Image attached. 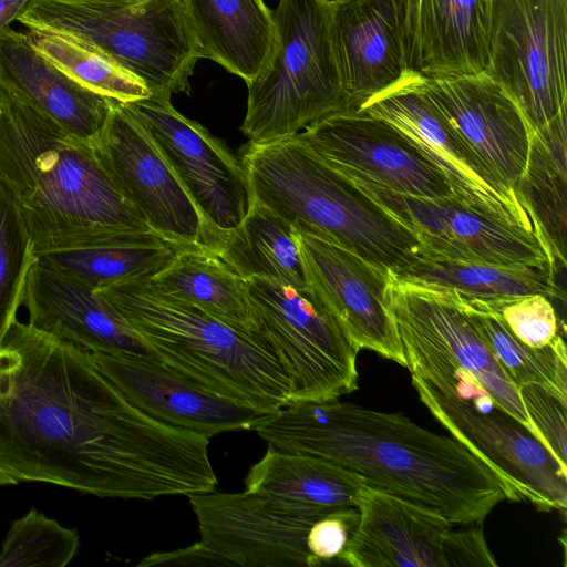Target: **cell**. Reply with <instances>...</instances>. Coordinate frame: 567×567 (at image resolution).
Masks as SVG:
<instances>
[{"label":"cell","instance_id":"83f0119b","mask_svg":"<svg viewBox=\"0 0 567 567\" xmlns=\"http://www.w3.org/2000/svg\"><path fill=\"white\" fill-rule=\"evenodd\" d=\"M566 115L533 132L525 168L514 193L556 269L566 267Z\"/></svg>","mask_w":567,"mask_h":567},{"label":"cell","instance_id":"e575fe53","mask_svg":"<svg viewBox=\"0 0 567 567\" xmlns=\"http://www.w3.org/2000/svg\"><path fill=\"white\" fill-rule=\"evenodd\" d=\"M37 259L22 215L0 184V343L17 321L28 277Z\"/></svg>","mask_w":567,"mask_h":567},{"label":"cell","instance_id":"d6a6232c","mask_svg":"<svg viewBox=\"0 0 567 567\" xmlns=\"http://www.w3.org/2000/svg\"><path fill=\"white\" fill-rule=\"evenodd\" d=\"M456 296L468 320L516 388L538 384L567 403V352L561 336L548 347L530 348L512 333L495 302Z\"/></svg>","mask_w":567,"mask_h":567},{"label":"cell","instance_id":"9a60e30c","mask_svg":"<svg viewBox=\"0 0 567 567\" xmlns=\"http://www.w3.org/2000/svg\"><path fill=\"white\" fill-rule=\"evenodd\" d=\"M126 105L147 131L205 220L220 235L247 215L252 196L241 162L171 99L148 96Z\"/></svg>","mask_w":567,"mask_h":567},{"label":"cell","instance_id":"1f68e13d","mask_svg":"<svg viewBox=\"0 0 567 567\" xmlns=\"http://www.w3.org/2000/svg\"><path fill=\"white\" fill-rule=\"evenodd\" d=\"M241 278L308 287L296 229L252 198L243 221L225 234L216 252Z\"/></svg>","mask_w":567,"mask_h":567},{"label":"cell","instance_id":"cb8c5ba5","mask_svg":"<svg viewBox=\"0 0 567 567\" xmlns=\"http://www.w3.org/2000/svg\"><path fill=\"white\" fill-rule=\"evenodd\" d=\"M0 87L92 145L113 104L75 82L40 53L25 32L10 27L0 31Z\"/></svg>","mask_w":567,"mask_h":567},{"label":"cell","instance_id":"f546056e","mask_svg":"<svg viewBox=\"0 0 567 567\" xmlns=\"http://www.w3.org/2000/svg\"><path fill=\"white\" fill-rule=\"evenodd\" d=\"M556 272L554 266L509 268L419 254L390 275L415 285L453 290L464 299L501 302L535 293L559 298Z\"/></svg>","mask_w":567,"mask_h":567},{"label":"cell","instance_id":"f1b7e54d","mask_svg":"<svg viewBox=\"0 0 567 567\" xmlns=\"http://www.w3.org/2000/svg\"><path fill=\"white\" fill-rule=\"evenodd\" d=\"M189 246L152 229L127 230L92 247L43 254L37 260L97 290L127 280H150Z\"/></svg>","mask_w":567,"mask_h":567},{"label":"cell","instance_id":"7c38bea8","mask_svg":"<svg viewBox=\"0 0 567 567\" xmlns=\"http://www.w3.org/2000/svg\"><path fill=\"white\" fill-rule=\"evenodd\" d=\"M92 146L115 185L153 231L218 251L224 236L202 216L126 103L113 100Z\"/></svg>","mask_w":567,"mask_h":567},{"label":"cell","instance_id":"8992f818","mask_svg":"<svg viewBox=\"0 0 567 567\" xmlns=\"http://www.w3.org/2000/svg\"><path fill=\"white\" fill-rule=\"evenodd\" d=\"M411 381L439 423L489 467L506 499L565 513L567 468L473 373L446 360L430 359L411 373Z\"/></svg>","mask_w":567,"mask_h":567},{"label":"cell","instance_id":"7402d4cb","mask_svg":"<svg viewBox=\"0 0 567 567\" xmlns=\"http://www.w3.org/2000/svg\"><path fill=\"white\" fill-rule=\"evenodd\" d=\"M23 306L29 312L30 326L90 352L159 361L93 288L38 260L28 277Z\"/></svg>","mask_w":567,"mask_h":567},{"label":"cell","instance_id":"f35d334b","mask_svg":"<svg viewBox=\"0 0 567 567\" xmlns=\"http://www.w3.org/2000/svg\"><path fill=\"white\" fill-rule=\"evenodd\" d=\"M357 507H342L327 514L312 524L307 534V548L315 566L338 560L357 524Z\"/></svg>","mask_w":567,"mask_h":567},{"label":"cell","instance_id":"7a4b0ae2","mask_svg":"<svg viewBox=\"0 0 567 567\" xmlns=\"http://www.w3.org/2000/svg\"><path fill=\"white\" fill-rule=\"evenodd\" d=\"M255 431L269 446L329 461L456 525L482 524L506 499L494 473L461 442L402 413L338 399L295 402Z\"/></svg>","mask_w":567,"mask_h":567},{"label":"cell","instance_id":"6da1fadb","mask_svg":"<svg viewBox=\"0 0 567 567\" xmlns=\"http://www.w3.org/2000/svg\"><path fill=\"white\" fill-rule=\"evenodd\" d=\"M208 445L135 408L83 348L18 320L0 343V486L189 496L217 486Z\"/></svg>","mask_w":567,"mask_h":567},{"label":"cell","instance_id":"d590c367","mask_svg":"<svg viewBox=\"0 0 567 567\" xmlns=\"http://www.w3.org/2000/svg\"><path fill=\"white\" fill-rule=\"evenodd\" d=\"M80 537L37 509L14 520L0 551V567H64L76 555Z\"/></svg>","mask_w":567,"mask_h":567},{"label":"cell","instance_id":"ac0fdd59","mask_svg":"<svg viewBox=\"0 0 567 567\" xmlns=\"http://www.w3.org/2000/svg\"><path fill=\"white\" fill-rule=\"evenodd\" d=\"M299 134L323 161L351 179L414 197H453L441 172L402 132L364 111L331 114Z\"/></svg>","mask_w":567,"mask_h":567},{"label":"cell","instance_id":"ffe728a7","mask_svg":"<svg viewBox=\"0 0 567 567\" xmlns=\"http://www.w3.org/2000/svg\"><path fill=\"white\" fill-rule=\"evenodd\" d=\"M296 236L308 285L334 312L355 349L405 367L386 301L390 274L336 244L297 230Z\"/></svg>","mask_w":567,"mask_h":567},{"label":"cell","instance_id":"30bf717a","mask_svg":"<svg viewBox=\"0 0 567 567\" xmlns=\"http://www.w3.org/2000/svg\"><path fill=\"white\" fill-rule=\"evenodd\" d=\"M567 0H488L485 73L516 103L530 134L567 112Z\"/></svg>","mask_w":567,"mask_h":567},{"label":"cell","instance_id":"7bdbcfd3","mask_svg":"<svg viewBox=\"0 0 567 567\" xmlns=\"http://www.w3.org/2000/svg\"><path fill=\"white\" fill-rule=\"evenodd\" d=\"M323 1H326V2H328L330 4H336V3H339V2H341L343 0H323Z\"/></svg>","mask_w":567,"mask_h":567},{"label":"cell","instance_id":"5bb4252c","mask_svg":"<svg viewBox=\"0 0 567 567\" xmlns=\"http://www.w3.org/2000/svg\"><path fill=\"white\" fill-rule=\"evenodd\" d=\"M351 181L415 235L419 254L509 268L555 267L536 234L483 215L453 197H414L369 181Z\"/></svg>","mask_w":567,"mask_h":567},{"label":"cell","instance_id":"ab89813d","mask_svg":"<svg viewBox=\"0 0 567 567\" xmlns=\"http://www.w3.org/2000/svg\"><path fill=\"white\" fill-rule=\"evenodd\" d=\"M138 567L171 566V567H203V566H235L233 561L212 550L200 540L184 548L171 551L153 553L137 564Z\"/></svg>","mask_w":567,"mask_h":567},{"label":"cell","instance_id":"2e32d148","mask_svg":"<svg viewBox=\"0 0 567 567\" xmlns=\"http://www.w3.org/2000/svg\"><path fill=\"white\" fill-rule=\"evenodd\" d=\"M386 301L402 349L444 359L473 373L491 396L539 440L518 389L468 320L453 290L415 285L390 275Z\"/></svg>","mask_w":567,"mask_h":567},{"label":"cell","instance_id":"4316f807","mask_svg":"<svg viewBox=\"0 0 567 567\" xmlns=\"http://www.w3.org/2000/svg\"><path fill=\"white\" fill-rule=\"evenodd\" d=\"M363 484L362 476L329 461L269 446L248 471L245 491L286 508L337 509L354 506Z\"/></svg>","mask_w":567,"mask_h":567},{"label":"cell","instance_id":"277c9868","mask_svg":"<svg viewBox=\"0 0 567 567\" xmlns=\"http://www.w3.org/2000/svg\"><path fill=\"white\" fill-rule=\"evenodd\" d=\"M251 196L297 231L336 244L388 274L420 250L415 235L295 134L248 143L240 158Z\"/></svg>","mask_w":567,"mask_h":567},{"label":"cell","instance_id":"60d3db41","mask_svg":"<svg viewBox=\"0 0 567 567\" xmlns=\"http://www.w3.org/2000/svg\"><path fill=\"white\" fill-rule=\"evenodd\" d=\"M420 0H393L408 70L419 72L417 14Z\"/></svg>","mask_w":567,"mask_h":567},{"label":"cell","instance_id":"5b68a950","mask_svg":"<svg viewBox=\"0 0 567 567\" xmlns=\"http://www.w3.org/2000/svg\"><path fill=\"white\" fill-rule=\"evenodd\" d=\"M158 360L196 385L257 411L289 404L286 375L249 333L154 291L147 280L95 290Z\"/></svg>","mask_w":567,"mask_h":567},{"label":"cell","instance_id":"ba28073f","mask_svg":"<svg viewBox=\"0 0 567 567\" xmlns=\"http://www.w3.org/2000/svg\"><path fill=\"white\" fill-rule=\"evenodd\" d=\"M332 4L279 0L274 10L276 44L262 71L247 84L241 131L265 144L350 111L331 33Z\"/></svg>","mask_w":567,"mask_h":567},{"label":"cell","instance_id":"836d02e7","mask_svg":"<svg viewBox=\"0 0 567 567\" xmlns=\"http://www.w3.org/2000/svg\"><path fill=\"white\" fill-rule=\"evenodd\" d=\"M33 47L82 86L127 103L151 96L144 83L81 40L61 32L28 28Z\"/></svg>","mask_w":567,"mask_h":567},{"label":"cell","instance_id":"b9f144b4","mask_svg":"<svg viewBox=\"0 0 567 567\" xmlns=\"http://www.w3.org/2000/svg\"><path fill=\"white\" fill-rule=\"evenodd\" d=\"M30 0H0V31L18 20Z\"/></svg>","mask_w":567,"mask_h":567},{"label":"cell","instance_id":"484cf974","mask_svg":"<svg viewBox=\"0 0 567 567\" xmlns=\"http://www.w3.org/2000/svg\"><path fill=\"white\" fill-rule=\"evenodd\" d=\"M419 73L450 78L488 65V0H420Z\"/></svg>","mask_w":567,"mask_h":567},{"label":"cell","instance_id":"52a82bcc","mask_svg":"<svg viewBox=\"0 0 567 567\" xmlns=\"http://www.w3.org/2000/svg\"><path fill=\"white\" fill-rule=\"evenodd\" d=\"M17 21L93 47L155 97L189 93L203 59L182 0H30Z\"/></svg>","mask_w":567,"mask_h":567},{"label":"cell","instance_id":"3957f363","mask_svg":"<svg viewBox=\"0 0 567 567\" xmlns=\"http://www.w3.org/2000/svg\"><path fill=\"white\" fill-rule=\"evenodd\" d=\"M0 184L19 208L37 256L151 229L92 144L1 87Z\"/></svg>","mask_w":567,"mask_h":567},{"label":"cell","instance_id":"44dd1931","mask_svg":"<svg viewBox=\"0 0 567 567\" xmlns=\"http://www.w3.org/2000/svg\"><path fill=\"white\" fill-rule=\"evenodd\" d=\"M91 355L130 403L172 427L209 439L223 432L255 430L270 414L209 392L157 360L103 352Z\"/></svg>","mask_w":567,"mask_h":567},{"label":"cell","instance_id":"4dcf8cb0","mask_svg":"<svg viewBox=\"0 0 567 567\" xmlns=\"http://www.w3.org/2000/svg\"><path fill=\"white\" fill-rule=\"evenodd\" d=\"M147 282L157 293L192 305L249 333L245 279L215 251L189 246Z\"/></svg>","mask_w":567,"mask_h":567},{"label":"cell","instance_id":"74e56055","mask_svg":"<svg viewBox=\"0 0 567 567\" xmlns=\"http://www.w3.org/2000/svg\"><path fill=\"white\" fill-rule=\"evenodd\" d=\"M517 389L539 440L561 466L567 468V403L538 384H524Z\"/></svg>","mask_w":567,"mask_h":567},{"label":"cell","instance_id":"9c48e42d","mask_svg":"<svg viewBox=\"0 0 567 567\" xmlns=\"http://www.w3.org/2000/svg\"><path fill=\"white\" fill-rule=\"evenodd\" d=\"M245 286L249 334L286 375L289 403L334 400L358 389L359 351L315 289L258 277Z\"/></svg>","mask_w":567,"mask_h":567},{"label":"cell","instance_id":"4fadbf2b","mask_svg":"<svg viewBox=\"0 0 567 567\" xmlns=\"http://www.w3.org/2000/svg\"><path fill=\"white\" fill-rule=\"evenodd\" d=\"M402 132L444 176L464 206L534 233L515 194L499 184L460 138L422 87L421 74L406 70L392 85L359 109Z\"/></svg>","mask_w":567,"mask_h":567},{"label":"cell","instance_id":"d6986e66","mask_svg":"<svg viewBox=\"0 0 567 567\" xmlns=\"http://www.w3.org/2000/svg\"><path fill=\"white\" fill-rule=\"evenodd\" d=\"M421 83L460 138L492 176L514 193L527 162L532 134L511 96L485 72L421 75Z\"/></svg>","mask_w":567,"mask_h":567},{"label":"cell","instance_id":"d4e9b609","mask_svg":"<svg viewBox=\"0 0 567 567\" xmlns=\"http://www.w3.org/2000/svg\"><path fill=\"white\" fill-rule=\"evenodd\" d=\"M203 58L250 83L275 44L274 11L264 0H182Z\"/></svg>","mask_w":567,"mask_h":567},{"label":"cell","instance_id":"8fae6325","mask_svg":"<svg viewBox=\"0 0 567 567\" xmlns=\"http://www.w3.org/2000/svg\"><path fill=\"white\" fill-rule=\"evenodd\" d=\"M359 522L338 561L353 567H495L482 524L456 525L441 514L363 484Z\"/></svg>","mask_w":567,"mask_h":567},{"label":"cell","instance_id":"e0dca14e","mask_svg":"<svg viewBox=\"0 0 567 567\" xmlns=\"http://www.w3.org/2000/svg\"><path fill=\"white\" fill-rule=\"evenodd\" d=\"M187 497L200 542L241 567H315L307 534L319 518L339 509L286 508L246 491Z\"/></svg>","mask_w":567,"mask_h":567},{"label":"cell","instance_id":"603a6c76","mask_svg":"<svg viewBox=\"0 0 567 567\" xmlns=\"http://www.w3.org/2000/svg\"><path fill=\"white\" fill-rule=\"evenodd\" d=\"M331 33L351 110H359L408 70L393 0L332 4Z\"/></svg>","mask_w":567,"mask_h":567},{"label":"cell","instance_id":"8d00e7d4","mask_svg":"<svg viewBox=\"0 0 567 567\" xmlns=\"http://www.w3.org/2000/svg\"><path fill=\"white\" fill-rule=\"evenodd\" d=\"M495 305L512 333L530 348L548 347L560 336L557 313L545 295H528Z\"/></svg>","mask_w":567,"mask_h":567}]
</instances>
